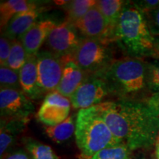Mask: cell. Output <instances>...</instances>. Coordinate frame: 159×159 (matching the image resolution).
<instances>
[{
	"mask_svg": "<svg viewBox=\"0 0 159 159\" xmlns=\"http://www.w3.org/2000/svg\"><path fill=\"white\" fill-rule=\"evenodd\" d=\"M132 150L124 144L103 149L90 157L81 159H132Z\"/></svg>",
	"mask_w": 159,
	"mask_h": 159,
	"instance_id": "7402d4cb",
	"label": "cell"
},
{
	"mask_svg": "<svg viewBox=\"0 0 159 159\" xmlns=\"http://www.w3.org/2000/svg\"><path fill=\"white\" fill-rule=\"evenodd\" d=\"M134 3L144 15L156 11L159 7V0H141L134 1Z\"/></svg>",
	"mask_w": 159,
	"mask_h": 159,
	"instance_id": "83f0119b",
	"label": "cell"
},
{
	"mask_svg": "<svg viewBox=\"0 0 159 159\" xmlns=\"http://www.w3.org/2000/svg\"><path fill=\"white\" fill-rule=\"evenodd\" d=\"M0 85L1 89H14L21 90L19 74L8 66L0 68Z\"/></svg>",
	"mask_w": 159,
	"mask_h": 159,
	"instance_id": "cb8c5ba5",
	"label": "cell"
},
{
	"mask_svg": "<svg viewBox=\"0 0 159 159\" xmlns=\"http://www.w3.org/2000/svg\"><path fill=\"white\" fill-rule=\"evenodd\" d=\"M148 61L136 57L116 59L101 75L116 100L145 102L151 97L148 80Z\"/></svg>",
	"mask_w": 159,
	"mask_h": 159,
	"instance_id": "7a4b0ae2",
	"label": "cell"
},
{
	"mask_svg": "<svg viewBox=\"0 0 159 159\" xmlns=\"http://www.w3.org/2000/svg\"><path fill=\"white\" fill-rule=\"evenodd\" d=\"M4 159H32L26 150H19L12 152Z\"/></svg>",
	"mask_w": 159,
	"mask_h": 159,
	"instance_id": "f1b7e54d",
	"label": "cell"
},
{
	"mask_svg": "<svg viewBox=\"0 0 159 159\" xmlns=\"http://www.w3.org/2000/svg\"><path fill=\"white\" fill-rule=\"evenodd\" d=\"M95 0H74L67 2L63 5L66 13V21L73 25L77 20L81 19L88 13L91 8L95 6Z\"/></svg>",
	"mask_w": 159,
	"mask_h": 159,
	"instance_id": "ffe728a7",
	"label": "cell"
},
{
	"mask_svg": "<svg viewBox=\"0 0 159 159\" xmlns=\"http://www.w3.org/2000/svg\"><path fill=\"white\" fill-rule=\"evenodd\" d=\"M27 57L28 55L27 54V52L20 40H14L12 43L11 50L7 63V66L17 72H19L27 61Z\"/></svg>",
	"mask_w": 159,
	"mask_h": 159,
	"instance_id": "603a6c76",
	"label": "cell"
},
{
	"mask_svg": "<svg viewBox=\"0 0 159 159\" xmlns=\"http://www.w3.org/2000/svg\"><path fill=\"white\" fill-rule=\"evenodd\" d=\"M34 111L35 107L33 102L22 91L14 89H1V119H30Z\"/></svg>",
	"mask_w": 159,
	"mask_h": 159,
	"instance_id": "9c48e42d",
	"label": "cell"
},
{
	"mask_svg": "<svg viewBox=\"0 0 159 159\" xmlns=\"http://www.w3.org/2000/svg\"><path fill=\"white\" fill-rule=\"evenodd\" d=\"M132 159H157V158H155L153 157L150 156H147V155L142 154V155H138L137 156L132 157Z\"/></svg>",
	"mask_w": 159,
	"mask_h": 159,
	"instance_id": "4dcf8cb0",
	"label": "cell"
},
{
	"mask_svg": "<svg viewBox=\"0 0 159 159\" xmlns=\"http://www.w3.org/2000/svg\"><path fill=\"white\" fill-rule=\"evenodd\" d=\"M71 108L70 99L55 91L46 95L37 112L38 121L46 126H55L69 116Z\"/></svg>",
	"mask_w": 159,
	"mask_h": 159,
	"instance_id": "30bf717a",
	"label": "cell"
},
{
	"mask_svg": "<svg viewBox=\"0 0 159 159\" xmlns=\"http://www.w3.org/2000/svg\"><path fill=\"white\" fill-rule=\"evenodd\" d=\"M43 8L38 7L36 8L23 12L15 16L3 30L2 35L12 41L19 39L27 31L37 22Z\"/></svg>",
	"mask_w": 159,
	"mask_h": 159,
	"instance_id": "9a60e30c",
	"label": "cell"
},
{
	"mask_svg": "<svg viewBox=\"0 0 159 159\" xmlns=\"http://www.w3.org/2000/svg\"><path fill=\"white\" fill-rule=\"evenodd\" d=\"M25 150L32 159H59V157L49 145L30 138L25 137L22 139Z\"/></svg>",
	"mask_w": 159,
	"mask_h": 159,
	"instance_id": "44dd1931",
	"label": "cell"
},
{
	"mask_svg": "<svg viewBox=\"0 0 159 159\" xmlns=\"http://www.w3.org/2000/svg\"><path fill=\"white\" fill-rule=\"evenodd\" d=\"M94 108L113 134L132 151L148 150L159 134V114L147 101H104Z\"/></svg>",
	"mask_w": 159,
	"mask_h": 159,
	"instance_id": "6da1fadb",
	"label": "cell"
},
{
	"mask_svg": "<svg viewBox=\"0 0 159 159\" xmlns=\"http://www.w3.org/2000/svg\"><path fill=\"white\" fill-rule=\"evenodd\" d=\"M77 114H72L63 122L55 126H46L45 134L52 141L57 144L64 142L72 136L76 129V121Z\"/></svg>",
	"mask_w": 159,
	"mask_h": 159,
	"instance_id": "d6986e66",
	"label": "cell"
},
{
	"mask_svg": "<svg viewBox=\"0 0 159 159\" xmlns=\"http://www.w3.org/2000/svg\"><path fill=\"white\" fill-rule=\"evenodd\" d=\"M149 29L154 37H159V7L145 15Z\"/></svg>",
	"mask_w": 159,
	"mask_h": 159,
	"instance_id": "4316f807",
	"label": "cell"
},
{
	"mask_svg": "<svg viewBox=\"0 0 159 159\" xmlns=\"http://www.w3.org/2000/svg\"><path fill=\"white\" fill-rule=\"evenodd\" d=\"M156 39L157 46H158V51H159V37H158V38H156Z\"/></svg>",
	"mask_w": 159,
	"mask_h": 159,
	"instance_id": "d6a6232c",
	"label": "cell"
},
{
	"mask_svg": "<svg viewBox=\"0 0 159 159\" xmlns=\"http://www.w3.org/2000/svg\"><path fill=\"white\" fill-rule=\"evenodd\" d=\"M74 25L83 38L112 42L105 18L96 5L84 16L77 20Z\"/></svg>",
	"mask_w": 159,
	"mask_h": 159,
	"instance_id": "8fae6325",
	"label": "cell"
},
{
	"mask_svg": "<svg viewBox=\"0 0 159 159\" xmlns=\"http://www.w3.org/2000/svg\"><path fill=\"white\" fill-rule=\"evenodd\" d=\"M75 136L80 151V158L90 157L105 148L122 144L113 134L94 106L78 111Z\"/></svg>",
	"mask_w": 159,
	"mask_h": 159,
	"instance_id": "277c9868",
	"label": "cell"
},
{
	"mask_svg": "<svg viewBox=\"0 0 159 159\" xmlns=\"http://www.w3.org/2000/svg\"><path fill=\"white\" fill-rule=\"evenodd\" d=\"M127 2L121 0H99L96 6L105 18L111 41H114V32L120 19L121 13Z\"/></svg>",
	"mask_w": 159,
	"mask_h": 159,
	"instance_id": "e0dca14e",
	"label": "cell"
},
{
	"mask_svg": "<svg viewBox=\"0 0 159 159\" xmlns=\"http://www.w3.org/2000/svg\"><path fill=\"white\" fill-rule=\"evenodd\" d=\"M155 146H156V152H159V134L158 135V137H157L156 142Z\"/></svg>",
	"mask_w": 159,
	"mask_h": 159,
	"instance_id": "1f68e13d",
	"label": "cell"
},
{
	"mask_svg": "<svg viewBox=\"0 0 159 159\" xmlns=\"http://www.w3.org/2000/svg\"><path fill=\"white\" fill-rule=\"evenodd\" d=\"M148 80L151 96L159 94V58L148 61Z\"/></svg>",
	"mask_w": 159,
	"mask_h": 159,
	"instance_id": "d4e9b609",
	"label": "cell"
},
{
	"mask_svg": "<svg viewBox=\"0 0 159 159\" xmlns=\"http://www.w3.org/2000/svg\"><path fill=\"white\" fill-rule=\"evenodd\" d=\"M63 61L62 77L57 91L67 98H70L89 75L79 67L72 55L61 57Z\"/></svg>",
	"mask_w": 159,
	"mask_h": 159,
	"instance_id": "4fadbf2b",
	"label": "cell"
},
{
	"mask_svg": "<svg viewBox=\"0 0 159 159\" xmlns=\"http://www.w3.org/2000/svg\"><path fill=\"white\" fill-rule=\"evenodd\" d=\"M38 81L43 95L57 90L62 77L63 61L48 50L36 55Z\"/></svg>",
	"mask_w": 159,
	"mask_h": 159,
	"instance_id": "ba28073f",
	"label": "cell"
},
{
	"mask_svg": "<svg viewBox=\"0 0 159 159\" xmlns=\"http://www.w3.org/2000/svg\"><path fill=\"white\" fill-rule=\"evenodd\" d=\"M21 91L31 100H39L44 96L38 81L36 55L27 57V61L19 71Z\"/></svg>",
	"mask_w": 159,
	"mask_h": 159,
	"instance_id": "5bb4252c",
	"label": "cell"
},
{
	"mask_svg": "<svg viewBox=\"0 0 159 159\" xmlns=\"http://www.w3.org/2000/svg\"><path fill=\"white\" fill-rule=\"evenodd\" d=\"M114 41L128 57L159 58L156 39L149 29L146 16L134 2H127L114 32Z\"/></svg>",
	"mask_w": 159,
	"mask_h": 159,
	"instance_id": "3957f363",
	"label": "cell"
},
{
	"mask_svg": "<svg viewBox=\"0 0 159 159\" xmlns=\"http://www.w3.org/2000/svg\"><path fill=\"white\" fill-rule=\"evenodd\" d=\"M156 158L157 159H159V152H156Z\"/></svg>",
	"mask_w": 159,
	"mask_h": 159,
	"instance_id": "836d02e7",
	"label": "cell"
},
{
	"mask_svg": "<svg viewBox=\"0 0 159 159\" xmlns=\"http://www.w3.org/2000/svg\"><path fill=\"white\" fill-rule=\"evenodd\" d=\"M111 97L106 81L100 74L89 75L69 99L74 109H86L104 102Z\"/></svg>",
	"mask_w": 159,
	"mask_h": 159,
	"instance_id": "8992f818",
	"label": "cell"
},
{
	"mask_svg": "<svg viewBox=\"0 0 159 159\" xmlns=\"http://www.w3.org/2000/svg\"><path fill=\"white\" fill-rule=\"evenodd\" d=\"M39 5L33 1L27 0H7L0 4V26L1 30H5L10 21L15 16L30 10L36 8Z\"/></svg>",
	"mask_w": 159,
	"mask_h": 159,
	"instance_id": "ac0fdd59",
	"label": "cell"
},
{
	"mask_svg": "<svg viewBox=\"0 0 159 159\" xmlns=\"http://www.w3.org/2000/svg\"><path fill=\"white\" fill-rule=\"evenodd\" d=\"M83 39L75 26L65 21L52 29L45 43L52 53L59 57H66L73 55Z\"/></svg>",
	"mask_w": 159,
	"mask_h": 159,
	"instance_id": "52a82bcc",
	"label": "cell"
},
{
	"mask_svg": "<svg viewBox=\"0 0 159 159\" xmlns=\"http://www.w3.org/2000/svg\"><path fill=\"white\" fill-rule=\"evenodd\" d=\"M30 119H1L0 156L1 159L14 144L18 137L27 128Z\"/></svg>",
	"mask_w": 159,
	"mask_h": 159,
	"instance_id": "2e32d148",
	"label": "cell"
},
{
	"mask_svg": "<svg viewBox=\"0 0 159 159\" xmlns=\"http://www.w3.org/2000/svg\"><path fill=\"white\" fill-rule=\"evenodd\" d=\"M147 102L159 114V94H152Z\"/></svg>",
	"mask_w": 159,
	"mask_h": 159,
	"instance_id": "f546056e",
	"label": "cell"
},
{
	"mask_svg": "<svg viewBox=\"0 0 159 159\" xmlns=\"http://www.w3.org/2000/svg\"><path fill=\"white\" fill-rule=\"evenodd\" d=\"M13 41L5 35H2L0 38V65L7 66L10 53H11Z\"/></svg>",
	"mask_w": 159,
	"mask_h": 159,
	"instance_id": "484cf974",
	"label": "cell"
},
{
	"mask_svg": "<svg viewBox=\"0 0 159 159\" xmlns=\"http://www.w3.org/2000/svg\"><path fill=\"white\" fill-rule=\"evenodd\" d=\"M57 25L56 21L51 19L39 20L20 38L19 40L23 44L28 56L36 55L39 52L50 32Z\"/></svg>",
	"mask_w": 159,
	"mask_h": 159,
	"instance_id": "7c38bea8",
	"label": "cell"
},
{
	"mask_svg": "<svg viewBox=\"0 0 159 159\" xmlns=\"http://www.w3.org/2000/svg\"><path fill=\"white\" fill-rule=\"evenodd\" d=\"M110 43L104 40L83 38L73 59L87 75L101 74L115 60Z\"/></svg>",
	"mask_w": 159,
	"mask_h": 159,
	"instance_id": "5b68a950",
	"label": "cell"
}]
</instances>
